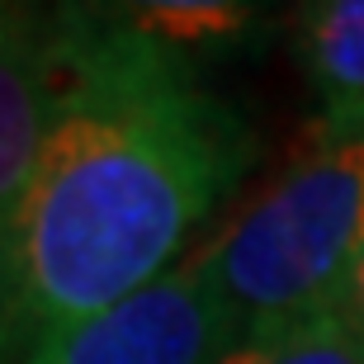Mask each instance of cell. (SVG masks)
Returning a JSON list of instances; mask_svg holds the SVG:
<instances>
[{"label":"cell","mask_w":364,"mask_h":364,"mask_svg":"<svg viewBox=\"0 0 364 364\" xmlns=\"http://www.w3.org/2000/svg\"><path fill=\"white\" fill-rule=\"evenodd\" d=\"M346 322L355 326V336H360V346H364V256H360V265H355V274H350V289H346Z\"/></svg>","instance_id":"obj_8"},{"label":"cell","mask_w":364,"mask_h":364,"mask_svg":"<svg viewBox=\"0 0 364 364\" xmlns=\"http://www.w3.org/2000/svg\"><path fill=\"white\" fill-rule=\"evenodd\" d=\"M57 100L10 246L5 360L180 265L256 161L242 109L119 10H53Z\"/></svg>","instance_id":"obj_1"},{"label":"cell","mask_w":364,"mask_h":364,"mask_svg":"<svg viewBox=\"0 0 364 364\" xmlns=\"http://www.w3.org/2000/svg\"><path fill=\"white\" fill-rule=\"evenodd\" d=\"M364 256V123H317L298 156L228 218L194 265L228 308L232 331L341 312Z\"/></svg>","instance_id":"obj_2"},{"label":"cell","mask_w":364,"mask_h":364,"mask_svg":"<svg viewBox=\"0 0 364 364\" xmlns=\"http://www.w3.org/2000/svg\"><path fill=\"white\" fill-rule=\"evenodd\" d=\"M57 100L53 10L0 5V364L5 360V308H10V246L28 180Z\"/></svg>","instance_id":"obj_4"},{"label":"cell","mask_w":364,"mask_h":364,"mask_svg":"<svg viewBox=\"0 0 364 364\" xmlns=\"http://www.w3.org/2000/svg\"><path fill=\"white\" fill-rule=\"evenodd\" d=\"M213 364H364V346L346 312H317L284 326L242 331Z\"/></svg>","instance_id":"obj_7"},{"label":"cell","mask_w":364,"mask_h":364,"mask_svg":"<svg viewBox=\"0 0 364 364\" xmlns=\"http://www.w3.org/2000/svg\"><path fill=\"white\" fill-rule=\"evenodd\" d=\"M298 62L331 128L364 123V0H322L298 10Z\"/></svg>","instance_id":"obj_5"},{"label":"cell","mask_w":364,"mask_h":364,"mask_svg":"<svg viewBox=\"0 0 364 364\" xmlns=\"http://www.w3.org/2000/svg\"><path fill=\"white\" fill-rule=\"evenodd\" d=\"M114 10L142 38L161 43L189 62L203 53L237 48L256 28V10L232 0H147V5H114Z\"/></svg>","instance_id":"obj_6"},{"label":"cell","mask_w":364,"mask_h":364,"mask_svg":"<svg viewBox=\"0 0 364 364\" xmlns=\"http://www.w3.org/2000/svg\"><path fill=\"white\" fill-rule=\"evenodd\" d=\"M232 336L228 308L185 256L123 303L38 341L24 364H213Z\"/></svg>","instance_id":"obj_3"}]
</instances>
